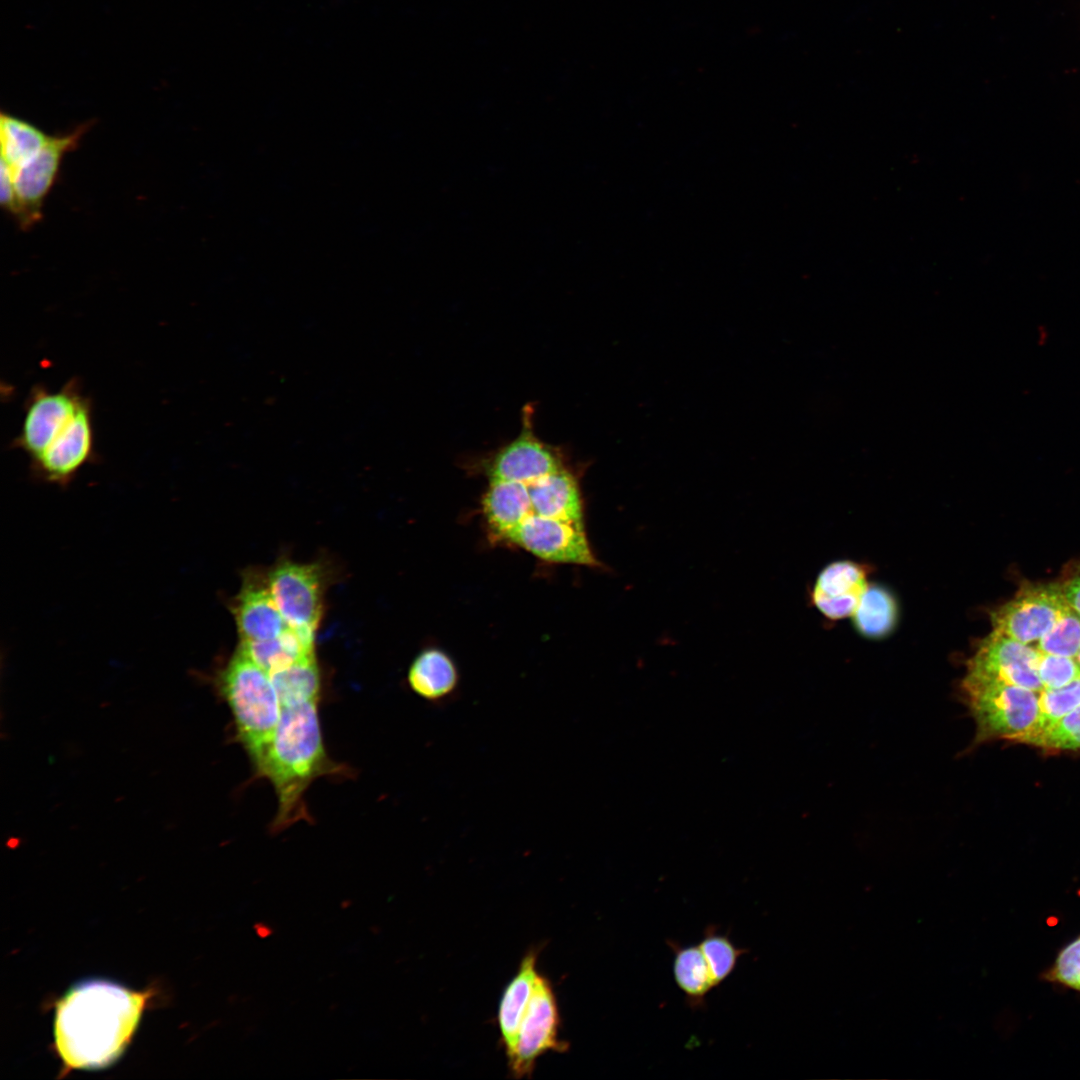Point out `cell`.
Returning a JSON list of instances; mask_svg holds the SVG:
<instances>
[{
	"instance_id": "6da1fadb",
	"label": "cell",
	"mask_w": 1080,
	"mask_h": 1080,
	"mask_svg": "<svg viewBox=\"0 0 1080 1080\" xmlns=\"http://www.w3.org/2000/svg\"><path fill=\"white\" fill-rule=\"evenodd\" d=\"M481 512L489 536L542 561L599 568L580 481L566 466L530 481L488 480Z\"/></svg>"
},
{
	"instance_id": "7a4b0ae2",
	"label": "cell",
	"mask_w": 1080,
	"mask_h": 1080,
	"mask_svg": "<svg viewBox=\"0 0 1080 1080\" xmlns=\"http://www.w3.org/2000/svg\"><path fill=\"white\" fill-rule=\"evenodd\" d=\"M153 994L103 979L72 986L55 1006L54 1046L62 1074L114 1063L130 1043Z\"/></svg>"
},
{
	"instance_id": "3957f363",
	"label": "cell",
	"mask_w": 1080,
	"mask_h": 1080,
	"mask_svg": "<svg viewBox=\"0 0 1080 1080\" xmlns=\"http://www.w3.org/2000/svg\"><path fill=\"white\" fill-rule=\"evenodd\" d=\"M318 702L282 706L272 742L254 770L256 776L271 782L277 796L273 832L309 819L304 795L316 778L345 775L346 768L330 759L325 750Z\"/></svg>"
},
{
	"instance_id": "277c9868",
	"label": "cell",
	"mask_w": 1080,
	"mask_h": 1080,
	"mask_svg": "<svg viewBox=\"0 0 1080 1080\" xmlns=\"http://www.w3.org/2000/svg\"><path fill=\"white\" fill-rule=\"evenodd\" d=\"M216 686L230 708L235 739L255 770L272 742L282 711L271 676L237 648L218 672Z\"/></svg>"
},
{
	"instance_id": "5b68a950",
	"label": "cell",
	"mask_w": 1080,
	"mask_h": 1080,
	"mask_svg": "<svg viewBox=\"0 0 1080 1080\" xmlns=\"http://www.w3.org/2000/svg\"><path fill=\"white\" fill-rule=\"evenodd\" d=\"M962 687L976 723L978 743L997 738L1016 741L1037 720L1038 692L1004 682L966 676Z\"/></svg>"
},
{
	"instance_id": "8992f818",
	"label": "cell",
	"mask_w": 1080,
	"mask_h": 1080,
	"mask_svg": "<svg viewBox=\"0 0 1080 1080\" xmlns=\"http://www.w3.org/2000/svg\"><path fill=\"white\" fill-rule=\"evenodd\" d=\"M1068 605L1062 584L1027 583L991 612L992 630L1025 644H1036Z\"/></svg>"
},
{
	"instance_id": "52a82bcc",
	"label": "cell",
	"mask_w": 1080,
	"mask_h": 1080,
	"mask_svg": "<svg viewBox=\"0 0 1080 1080\" xmlns=\"http://www.w3.org/2000/svg\"><path fill=\"white\" fill-rule=\"evenodd\" d=\"M89 127L86 123L68 134L50 136L27 161L14 169L8 167L16 197L14 216L22 229H28L40 220L42 203L55 182L64 155L78 146Z\"/></svg>"
},
{
	"instance_id": "ba28073f",
	"label": "cell",
	"mask_w": 1080,
	"mask_h": 1080,
	"mask_svg": "<svg viewBox=\"0 0 1080 1080\" xmlns=\"http://www.w3.org/2000/svg\"><path fill=\"white\" fill-rule=\"evenodd\" d=\"M560 1015L548 978L539 974L522 1019L515 1053L508 1061L515 1078L530 1077L536 1060L548 1051L564 1052L567 1042L558 1037Z\"/></svg>"
},
{
	"instance_id": "9c48e42d",
	"label": "cell",
	"mask_w": 1080,
	"mask_h": 1080,
	"mask_svg": "<svg viewBox=\"0 0 1080 1080\" xmlns=\"http://www.w3.org/2000/svg\"><path fill=\"white\" fill-rule=\"evenodd\" d=\"M85 397L73 379L57 391L35 386L27 399L24 418L14 447L31 460L39 456L70 421Z\"/></svg>"
},
{
	"instance_id": "30bf717a",
	"label": "cell",
	"mask_w": 1080,
	"mask_h": 1080,
	"mask_svg": "<svg viewBox=\"0 0 1080 1080\" xmlns=\"http://www.w3.org/2000/svg\"><path fill=\"white\" fill-rule=\"evenodd\" d=\"M273 600L286 623L314 633L322 611L323 578L313 564L278 563L267 576Z\"/></svg>"
},
{
	"instance_id": "8fae6325",
	"label": "cell",
	"mask_w": 1080,
	"mask_h": 1080,
	"mask_svg": "<svg viewBox=\"0 0 1080 1080\" xmlns=\"http://www.w3.org/2000/svg\"><path fill=\"white\" fill-rule=\"evenodd\" d=\"M1040 652L992 630L983 638L967 662L966 677L987 679L1020 686L1040 693L1044 688L1037 673Z\"/></svg>"
},
{
	"instance_id": "7c38bea8",
	"label": "cell",
	"mask_w": 1080,
	"mask_h": 1080,
	"mask_svg": "<svg viewBox=\"0 0 1080 1080\" xmlns=\"http://www.w3.org/2000/svg\"><path fill=\"white\" fill-rule=\"evenodd\" d=\"M94 457L92 407L86 398L48 447L31 460L33 472L58 485L69 483Z\"/></svg>"
},
{
	"instance_id": "4fadbf2b",
	"label": "cell",
	"mask_w": 1080,
	"mask_h": 1080,
	"mask_svg": "<svg viewBox=\"0 0 1080 1080\" xmlns=\"http://www.w3.org/2000/svg\"><path fill=\"white\" fill-rule=\"evenodd\" d=\"M530 409L523 415L520 434L484 465L488 480L530 481L565 466L556 449L534 434Z\"/></svg>"
},
{
	"instance_id": "5bb4252c",
	"label": "cell",
	"mask_w": 1080,
	"mask_h": 1080,
	"mask_svg": "<svg viewBox=\"0 0 1080 1080\" xmlns=\"http://www.w3.org/2000/svg\"><path fill=\"white\" fill-rule=\"evenodd\" d=\"M230 608L240 642L273 639L290 627L273 600L267 577L256 573L244 575L241 589Z\"/></svg>"
},
{
	"instance_id": "9a60e30c",
	"label": "cell",
	"mask_w": 1080,
	"mask_h": 1080,
	"mask_svg": "<svg viewBox=\"0 0 1080 1080\" xmlns=\"http://www.w3.org/2000/svg\"><path fill=\"white\" fill-rule=\"evenodd\" d=\"M407 683L416 696L441 709L457 700L461 676L456 662L447 652L428 647L411 662Z\"/></svg>"
},
{
	"instance_id": "2e32d148",
	"label": "cell",
	"mask_w": 1080,
	"mask_h": 1080,
	"mask_svg": "<svg viewBox=\"0 0 1080 1080\" xmlns=\"http://www.w3.org/2000/svg\"><path fill=\"white\" fill-rule=\"evenodd\" d=\"M868 583L865 569L850 560L835 561L818 575L812 591L816 608L832 620L852 616Z\"/></svg>"
},
{
	"instance_id": "e0dca14e",
	"label": "cell",
	"mask_w": 1080,
	"mask_h": 1080,
	"mask_svg": "<svg viewBox=\"0 0 1080 1080\" xmlns=\"http://www.w3.org/2000/svg\"><path fill=\"white\" fill-rule=\"evenodd\" d=\"M537 957V949L525 954L500 999L497 1020L508 1061L515 1053L520 1025L539 976Z\"/></svg>"
},
{
	"instance_id": "ac0fdd59",
	"label": "cell",
	"mask_w": 1080,
	"mask_h": 1080,
	"mask_svg": "<svg viewBox=\"0 0 1080 1080\" xmlns=\"http://www.w3.org/2000/svg\"><path fill=\"white\" fill-rule=\"evenodd\" d=\"M314 633L287 628L280 636L257 642H240V648L257 665L272 674L314 657Z\"/></svg>"
},
{
	"instance_id": "d6986e66",
	"label": "cell",
	"mask_w": 1080,
	"mask_h": 1080,
	"mask_svg": "<svg viewBox=\"0 0 1080 1080\" xmlns=\"http://www.w3.org/2000/svg\"><path fill=\"white\" fill-rule=\"evenodd\" d=\"M674 953L673 976L676 985L692 1008H702L708 993L715 987L710 969L699 945L682 946L667 942Z\"/></svg>"
},
{
	"instance_id": "ffe728a7",
	"label": "cell",
	"mask_w": 1080,
	"mask_h": 1080,
	"mask_svg": "<svg viewBox=\"0 0 1080 1080\" xmlns=\"http://www.w3.org/2000/svg\"><path fill=\"white\" fill-rule=\"evenodd\" d=\"M852 619L855 629L864 637H886L894 630L898 619V606L894 595L884 586L868 585L852 614Z\"/></svg>"
},
{
	"instance_id": "44dd1931",
	"label": "cell",
	"mask_w": 1080,
	"mask_h": 1080,
	"mask_svg": "<svg viewBox=\"0 0 1080 1080\" xmlns=\"http://www.w3.org/2000/svg\"><path fill=\"white\" fill-rule=\"evenodd\" d=\"M50 136L31 123L18 117L1 113L0 139L1 161L14 169L36 154Z\"/></svg>"
},
{
	"instance_id": "7402d4cb",
	"label": "cell",
	"mask_w": 1080,
	"mask_h": 1080,
	"mask_svg": "<svg viewBox=\"0 0 1080 1080\" xmlns=\"http://www.w3.org/2000/svg\"><path fill=\"white\" fill-rule=\"evenodd\" d=\"M282 706L319 701L321 681L314 657L270 674Z\"/></svg>"
},
{
	"instance_id": "603a6c76",
	"label": "cell",
	"mask_w": 1080,
	"mask_h": 1080,
	"mask_svg": "<svg viewBox=\"0 0 1080 1080\" xmlns=\"http://www.w3.org/2000/svg\"><path fill=\"white\" fill-rule=\"evenodd\" d=\"M698 945L707 961L715 987L732 974L739 958L747 953L746 949L733 943L728 932L720 933L714 925L705 928Z\"/></svg>"
},
{
	"instance_id": "cb8c5ba5",
	"label": "cell",
	"mask_w": 1080,
	"mask_h": 1080,
	"mask_svg": "<svg viewBox=\"0 0 1080 1080\" xmlns=\"http://www.w3.org/2000/svg\"><path fill=\"white\" fill-rule=\"evenodd\" d=\"M1078 706H1080V677L1061 688L1043 689L1039 693V710L1035 724L1016 741L1024 743L1029 737L1054 724Z\"/></svg>"
},
{
	"instance_id": "d4e9b609",
	"label": "cell",
	"mask_w": 1080,
	"mask_h": 1080,
	"mask_svg": "<svg viewBox=\"0 0 1080 1080\" xmlns=\"http://www.w3.org/2000/svg\"><path fill=\"white\" fill-rule=\"evenodd\" d=\"M1034 646L1042 653L1075 658L1080 649V615L1068 605Z\"/></svg>"
},
{
	"instance_id": "484cf974",
	"label": "cell",
	"mask_w": 1080,
	"mask_h": 1080,
	"mask_svg": "<svg viewBox=\"0 0 1080 1080\" xmlns=\"http://www.w3.org/2000/svg\"><path fill=\"white\" fill-rule=\"evenodd\" d=\"M1024 743L1048 750H1080V706Z\"/></svg>"
},
{
	"instance_id": "4316f807",
	"label": "cell",
	"mask_w": 1080,
	"mask_h": 1080,
	"mask_svg": "<svg viewBox=\"0 0 1080 1080\" xmlns=\"http://www.w3.org/2000/svg\"><path fill=\"white\" fill-rule=\"evenodd\" d=\"M1042 979L1080 993V935L1061 948Z\"/></svg>"
},
{
	"instance_id": "83f0119b",
	"label": "cell",
	"mask_w": 1080,
	"mask_h": 1080,
	"mask_svg": "<svg viewBox=\"0 0 1080 1080\" xmlns=\"http://www.w3.org/2000/svg\"><path fill=\"white\" fill-rule=\"evenodd\" d=\"M1037 673L1044 689H1056L1079 678L1080 665L1076 658L1040 652Z\"/></svg>"
},
{
	"instance_id": "f1b7e54d",
	"label": "cell",
	"mask_w": 1080,
	"mask_h": 1080,
	"mask_svg": "<svg viewBox=\"0 0 1080 1080\" xmlns=\"http://www.w3.org/2000/svg\"><path fill=\"white\" fill-rule=\"evenodd\" d=\"M1062 588L1066 601L1080 615V573L1062 584Z\"/></svg>"
},
{
	"instance_id": "f546056e",
	"label": "cell",
	"mask_w": 1080,
	"mask_h": 1080,
	"mask_svg": "<svg viewBox=\"0 0 1080 1080\" xmlns=\"http://www.w3.org/2000/svg\"><path fill=\"white\" fill-rule=\"evenodd\" d=\"M1075 658H1076V660H1077L1078 664L1080 665V649H1079V651H1078V653H1077V655H1076V657H1075Z\"/></svg>"
}]
</instances>
